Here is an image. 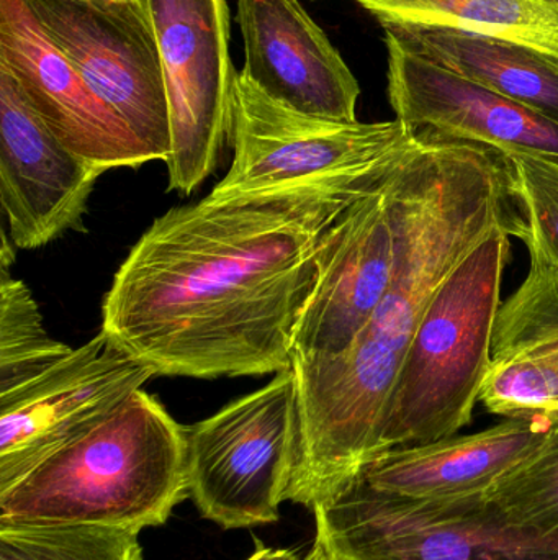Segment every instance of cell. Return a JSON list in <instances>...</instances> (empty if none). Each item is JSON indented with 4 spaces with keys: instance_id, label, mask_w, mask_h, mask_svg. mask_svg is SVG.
Returning a JSON list of instances; mask_svg holds the SVG:
<instances>
[{
    "instance_id": "1",
    "label": "cell",
    "mask_w": 558,
    "mask_h": 560,
    "mask_svg": "<svg viewBox=\"0 0 558 560\" xmlns=\"http://www.w3.org/2000/svg\"><path fill=\"white\" fill-rule=\"evenodd\" d=\"M408 147L357 173L170 209L115 272L102 331L167 377L290 369L331 229Z\"/></svg>"
},
{
    "instance_id": "2",
    "label": "cell",
    "mask_w": 558,
    "mask_h": 560,
    "mask_svg": "<svg viewBox=\"0 0 558 560\" xmlns=\"http://www.w3.org/2000/svg\"><path fill=\"white\" fill-rule=\"evenodd\" d=\"M428 135L412 229L382 302L341 354L292 364L298 447L287 502L311 512L377 456L396 375L442 282L494 230L508 226L523 238L501 154Z\"/></svg>"
},
{
    "instance_id": "3",
    "label": "cell",
    "mask_w": 558,
    "mask_h": 560,
    "mask_svg": "<svg viewBox=\"0 0 558 560\" xmlns=\"http://www.w3.org/2000/svg\"><path fill=\"white\" fill-rule=\"evenodd\" d=\"M186 499V427L143 388L0 493V526L94 525L141 533L163 526Z\"/></svg>"
},
{
    "instance_id": "4",
    "label": "cell",
    "mask_w": 558,
    "mask_h": 560,
    "mask_svg": "<svg viewBox=\"0 0 558 560\" xmlns=\"http://www.w3.org/2000/svg\"><path fill=\"white\" fill-rule=\"evenodd\" d=\"M511 236L508 226L488 233L432 296L396 375L377 456L471 424L490 371Z\"/></svg>"
},
{
    "instance_id": "5",
    "label": "cell",
    "mask_w": 558,
    "mask_h": 560,
    "mask_svg": "<svg viewBox=\"0 0 558 560\" xmlns=\"http://www.w3.org/2000/svg\"><path fill=\"white\" fill-rule=\"evenodd\" d=\"M428 160V131H418L395 166L331 229L295 332L294 362L341 354L382 302L408 240Z\"/></svg>"
},
{
    "instance_id": "6",
    "label": "cell",
    "mask_w": 558,
    "mask_h": 560,
    "mask_svg": "<svg viewBox=\"0 0 558 560\" xmlns=\"http://www.w3.org/2000/svg\"><path fill=\"white\" fill-rule=\"evenodd\" d=\"M189 499L223 529L274 525L287 502L298 447L294 368L186 427Z\"/></svg>"
},
{
    "instance_id": "7",
    "label": "cell",
    "mask_w": 558,
    "mask_h": 560,
    "mask_svg": "<svg viewBox=\"0 0 558 560\" xmlns=\"http://www.w3.org/2000/svg\"><path fill=\"white\" fill-rule=\"evenodd\" d=\"M317 539L336 560H558L511 525L484 493L406 503L346 483L313 509Z\"/></svg>"
},
{
    "instance_id": "8",
    "label": "cell",
    "mask_w": 558,
    "mask_h": 560,
    "mask_svg": "<svg viewBox=\"0 0 558 560\" xmlns=\"http://www.w3.org/2000/svg\"><path fill=\"white\" fill-rule=\"evenodd\" d=\"M418 131L400 121H337L285 107L238 72L233 97L228 174L210 192L225 200L301 186L379 166Z\"/></svg>"
},
{
    "instance_id": "9",
    "label": "cell",
    "mask_w": 558,
    "mask_h": 560,
    "mask_svg": "<svg viewBox=\"0 0 558 560\" xmlns=\"http://www.w3.org/2000/svg\"><path fill=\"white\" fill-rule=\"evenodd\" d=\"M49 42L110 105L151 160L170 153L163 59L143 0H23Z\"/></svg>"
},
{
    "instance_id": "10",
    "label": "cell",
    "mask_w": 558,
    "mask_h": 560,
    "mask_svg": "<svg viewBox=\"0 0 558 560\" xmlns=\"http://www.w3.org/2000/svg\"><path fill=\"white\" fill-rule=\"evenodd\" d=\"M163 59L170 115L169 190L190 196L229 141L238 72L226 0H143Z\"/></svg>"
},
{
    "instance_id": "11",
    "label": "cell",
    "mask_w": 558,
    "mask_h": 560,
    "mask_svg": "<svg viewBox=\"0 0 558 560\" xmlns=\"http://www.w3.org/2000/svg\"><path fill=\"white\" fill-rule=\"evenodd\" d=\"M154 375L100 329L38 377L0 395V493L104 423Z\"/></svg>"
},
{
    "instance_id": "12",
    "label": "cell",
    "mask_w": 558,
    "mask_h": 560,
    "mask_svg": "<svg viewBox=\"0 0 558 560\" xmlns=\"http://www.w3.org/2000/svg\"><path fill=\"white\" fill-rule=\"evenodd\" d=\"M102 174L52 135L0 65V202L13 245L41 248L84 229Z\"/></svg>"
},
{
    "instance_id": "13",
    "label": "cell",
    "mask_w": 558,
    "mask_h": 560,
    "mask_svg": "<svg viewBox=\"0 0 558 560\" xmlns=\"http://www.w3.org/2000/svg\"><path fill=\"white\" fill-rule=\"evenodd\" d=\"M0 65L52 135L88 166L107 173L153 161L120 115L49 42L23 0H0Z\"/></svg>"
},
{
    "instance_id": "14",
    "label": "cell",
    "mask_w": 558,
    "mask_h": 560,
    "mask_svg": "<svg viewBox=\"0 0 558 560\" xmlns=\"http://www.w3.org/2000/svg\"><path fill=\"white\" fill-rule=\"evenodd\" d=\"M389 98L415 131L480 144L495 153L533 154L558 163V124L455 74L385 33Z\"/></svg>"
},
{
    "instance_id": "15",
    "label": "cell",
    "mask_w": 558,
    "mask_h": 560,
    "mask_svg": "<svg viewBox=\"0 0 558 560\" xmlns=\"http://www.w3.org/2000/svg\"><path fill=\"white\" fill-rule=\"evenodd\" d=\"M245 74L265 95L313 117L357 121L360 88L298 0H238Z\"/></svg>"
},
{
    "instance_id": "16",
    "label": "cell",
    "mask_w": 558,
    "mask_h": 560,
    "mask_svg": "<svg viewBox=\"0 0 558 560\" xmlns=\"http://www.w3.org/2000/svg\"><path fill=\"white\" fill-rule=\"evenodd\" d=\"M550 427L539 418H504L475 434L380 454L346 483L406 503L484 493L536 453Z\"/></svg>"
},
{
    "instance_id": "17",
    "label": "cell",
    "mask_w": 558,
    "mask_h": 560,
    "mask_svg": "<svg viewBox=\"0 0 558 560\" xmlns=\"http://www.w3.org/2000/svg\"><path fill=\"white\" fill-rule=\"evenodd\" d=\"M480 401L497 417L558 424V275L530 268L501 303Z\"/></svg>"
},
{
    "instance_id": "18",
    "label": "cell",
    "mask_w": 558,
    "mask_h": 560,
    "mask_svg": "<svg viewBox=\"0 0 558 560\" xmlns=\"http://www.w3.org/2000/svg\"><path fill=\"white\" fill-rule=\"evenodd\" d=\"M383 30L423 58L558 124V62L554 59L518 43L458 30Z\"/></svg>"
},
{
    "instance_id": "19",
    "label": "cell",
    "mask_w": 558,
    "mask_h": 560,
    "mask_svg": "<svg viewBox=\"0 0 558 560\" xmlns=\"http://www.w3.org/2000/svg\"><path fill=\"white\" fill-rule=\"evenodd\" d=\"M383 28L458 30L527 46L558 62V0H354Z\"/></svg>"
},
{
    "instance_id": "20",
    "label": "cell",
    "mask_w": 558,
    "mask_h": 560,
    "mask_svg": "<svg viewBox=\"0 0 558 560\" xmlns=\"http://www.w3.org/2000/svg\"><path fill=\"white\" fill-rule=\"evenodd\" d=\"M9 271L2 269L0 278V395L33 381L72 352L48 335L28 287Z\"/></svg>"
},
{
    "instance_id": "21",
    "label": "cell",
    "mask_w": 558,
    "mask_h": 560,
    "mask_svg": "<svg viewBox=\"0 0 558 560\" xmlns=\"http://www.w3.org/2000/svg\"><path fill=\"white\" fill-rule=\"evenodd\" d=\"M511 525L558 549V424L524 463L485 492Z\"/></svg>"
},
{
    "instance_id": "22",
    "label": "cell",
    "mask_w": 558,
    "mask_h": 560,
    "mask_svg": "<svg viewBox=\"0 0 558 560\" xmlns=\"http://www.w3.org/2000/svg\"><path fill=\"white\" fill-rule=\"evenodd\" d=\"M138 536L94 525L0 526V560H143Z\"/></svg>"
},
{
    "instance_id": "23",
    "label": "cell",
    "mask_w": 558,
    "mask_h": 560,
    "mask_svg": "<svg viewBox=\"0 0 558 560\" xmlns=\"http://www.w3.org/2000/svg\"><path fill=\"white\" fill-rule=\"evenodd\" d=\"M501 158L523 213L530 268L558 275V163L533 154Z\"/></svg>"
},
{
    "instance_id": "24",
    "label": "cell",
    "mask_w": 558,
    "mask_h": 560,
    "mask_svg": "<svg viewBox=\"0 0 558 560\" xmlns=\"http://www.w3.org/2000/svg\"><path fill=\"white\" fill-rule=\"evenodd\" d=\"M305 556L295 549L268 548L261 541H256V551L246 560H304Z\"/></svg>"
},
{
    "instance_id": "25",
    "label": "cell",
    "mask_w": 558,
    "mask_h": 560,
    "mask_svg": "<svg viewBox=\"0 0 558 560\" xmlns=\"http://www.w3.org/2000/svg\"><path fill=\"white\" fill-rule=\"evenodd\" d=\"M304 560H336L331 556V552L328 551L327 546L320 541V539L314 538L313 546H311L310 551L305 555Z\"/></svg>"
}]
</instances>
